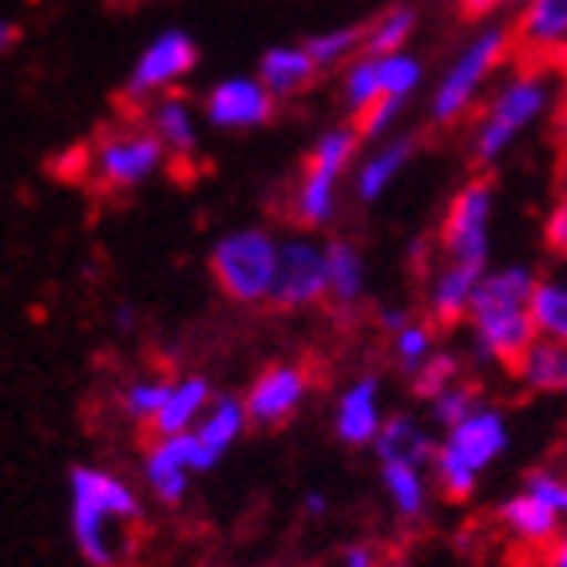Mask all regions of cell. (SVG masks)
<instances>
[{
    "label": "cell",
    "instance_id": "cell-22",
    "mask_svg": "<svg viewBox=\"0 0 567 567\" xmlns=\"http://www.w3.org/2000/svg\"><path fill=\"white\" fill-rule=\"evenodd\" d=\"M210 385L207 378H199V373H187V378H175L171 381V393L167 401H163L159 416L152 421V429L147 433L152 436H175V433H187V429H195L207 416L210 409Z\"/></svg>",
    "mask_w": 567,
    "mask_h": 567
},
{
    "label": "cell",
    "instance_id": "cell-20",
    "mask_svg": "<svg viewBox=\"0 0 567 567\" xmlns=\"http://www.w3.org/2000/svg\"><path fill=\"white\" fill-rule=\"evenodd\" d=\"M255 76L262 80V84L275 92L278 104H282V100L310 92V87L318 84V76H322V68H318V60L310 56L306 44H275L258 56Z\"/></svg>",
    "mask_w": 567,
    "mask_h": 567
},
{
    "label": "cell",
    "instance_id": "cell-41",
    "mask_svg": "<svg viewBox=\"0 0 567 567\" xmlns=\"http://www.w3.org/2000/svg\"><path fill=\"white\" fill-rule=\"evenodd\" d=\"M341 567H378V548L373 544H350L341 551Z\"/></svg>",
    "mask_w": 567,
    "mask_h": 567
},
{
    "label": "cell",
    "instance_id": "cell-44",
    "mask_svg": "<svg viewBox=\"0 0 567 567\" xmlns=\"http://www.w3.org/2000/svg\"><path fill=\"white\" fill-rule=\"evenodd\" d=\"M17 44H20V24L9 17L4 24H0V48H4V52H12Z\"/></svg>",
    "mask_w": 567,
    "mask_h": 567
},
{
    "label": "cell",
    "instance_id": "cell-10",
    "mask_svg": "<svg viewBox=\"0 0 567 567\" xmlns=\"http://www.w3.org/2000/svg\"><path fill=\"white\" fill-rule=\"evenodd\" d=\"M492 207H496V187H492L488 175H476L468 179L445 207L441 218V235L436 246L449 262L464 266H484L488 270V223Z\"/></svg>",
    "mask_w": 567,
    "mask_h": 567
},
{
    "label": "cell",
    "instance_id": "cell-40",
    "mask_svg": "<svg viewBox=\"0 0 567 567\" xmlns=\"http://www.w3.org/2000/svg\"><path fill=\"white\" fill-rule=\"evenodd\" d=\"M456 4L468 24H488V20H501L504 12H516L524 0H456Z\"/></svg>",
    "mask_w": 567,
    "mask_h": 567
},
{
    "label": "cell",
    "instance_id": "cell-1",
    "mask_svg": "<svg viewBox=\"0 0 567 567\" xmlns=\"http://www.w3.org/2000/svg\"><path fill=\"white\" fill-rule=\"evenodd\" d=\"M539 275L532 266H501L488 270L476 286L468 326H473V353L492 365L512 369L520 365L528 346L539 338V326L532 318Z\"/></svg>",
    "mask_w": 567,
    "mask_h": 567
},
{
    "label": "cell",
    "instance_id": "cell-24",
    "mask_svg": "<svg viewBox=\"0 0 567 567\" xmlns=\"http://www.w3.org/2000/svg\"><path fill=\"white\" fill-rule=\"evenodd\" d=\"M512 378L520 381L524 389H532V393H556V398H564L567 393V341L539 333L528 346V353L520 358V365L512 369Z\"/></svg>",
    "mask_w": 567,
    "mask_h": 567
},
{
    "label": "cell",
    "instance_id": "cell-46",
    "mask_svg": "<svg viewBox=\"0 0 567 567\" xmlns=\"http://www.w3.org/2000/svg\"><path fill=\"white\" fill-rule=\"evenodd\" d=\"M115 322H120L123 330H132V326H135V310H132V306H123V310H115Z\"/></svg>",
    "mask_w": 567,
    "mask_h": 567
},
{
    "label": "cell",
    "instance_id": "cell-6",
    "mask_svg": "<svg viewBox=\"0 0 567 567\" xmlns=\"http://www.w3.org/2000/svg\"><path fill=\"white\" fill-rule=\"evenodd\" d=\"M361 143L365 140H361L353 120L318 135V143L306 155L302 175H298V187L290 195V215L302 230H322L338 218V183L358 159Z\"/></svg>",
    "mask_w": 567,
    "mask_h": 567
},
{
    "label": "cell",
    "instance_id": "cell-2",
    "mask_svg": "<svg viewBox=\"0 0 567 567\" xmlns=\"http://www.w3.org/2000/svg\"><path fill=\"white\" fill-rule=\"evenodd\" d=\"M559 56H532L520 60L501 87L484 104L481 120L473 127V163L476 167H496L504 155L524 140L532 123L548 115V107L559 100Z\"/></svg>",
    "mask_w": 567,
    "mask_h": 567
},
{
    "label": "cell",
    "instance_id": "cell-27",
    "mask_svg": "<svg viewBox=\"0 0 567 567\" xmlns=\"http://www.w3.org/2000/svg\"><path fill=\"white\" fill-rule=\"evenodd\" d=\"M250 425V413H246V401L235 398V393H218L215 401H210L207 416H203L199 425H195V433L203 436V445L210 449L215 456H223L230 445H235L238 436H243V429Z\"/></svg>",
    "mask_w": 567,
    "mask_h": 567
},
{
    "label": "cell",
    "instance_id": "cell-19",
    "mask_svg": "<svg viewBox=\"0 0 567 567\" xmlns=\"http://www.w3.org/2000/svg\"><path fill=\"white\" fill-rule=\"evenodd\" d=\"M496 516H501V524L512 532V536L520 539L524 548L548 551L559 539V532H564V516H559L548 501H539L536 492H528V488L504 496L501 508H496Z\"/></svg>",
    "mask_w": 567,
    "mask_h": 567
},
{
    "label": "cell",
    "instance_id": "cell-42",
    "mask_svg": "<svg viewBox=\"0 0 567 567\" xmlns=\"http://www.w3.org/2000/svg\"><path fill=\"white\" fill-rule=\"evenodd\" d=\"M378 322H381V330H385V333H398L401 326L413 322V313L401 310V306H385V310H378Z\"/></svg>",
    "mask_w": 567,
    "mask_h": 567
},
{
    "label": "cell",
    "instance_id": "cell-14",
    "mask_svg": "<svg viewBox=\"0 0 567 567\" xmlns=\"http://www.w3.org/2000/svg\"><path fill=\"white\" fill-rule=\"evenodd\" d=\"M306 393H310V369L298 365V361H275L266 365L255 381H250V393H246V413H250V425L258 429H278L286 425L298 409L306 405Z\"/></svg>",
    "mask_w": 567,
    "mask_h": 567
},
{
    "label": "cell",
    "instance_id": "cell-11",
    "mask_svg": "<svg viewBox=\"0 0 567 567\" xmlns=\"http://www.w3.org/2000/svg\"><path fill=\"white\" fill-rule=\"evenodd\" d=\"M330 293V258H326V243L313 235H286L278 243V275L275 290H270V306L275 310H310L322 306Z\"/></svg>",
    "mask_w": 567,
    "mask_h": 567
},
{
    "label": "cell",
    "instance_id": "cell-9",
    "mask_svg": "<svg viewBox=\"0 0 567 567\" xmlns=\"http://www.w3.org/2000/svg\"><path fill=\"white\" fill-rule=\"evenodd\" d=\"M199 68V44L187 29H163L152 44L135 56L132 72L123 80L120 95L127 107L152 104L159 95L175 92V84L190 76Z\"/></svg>",
    "mask_w": 567,
    "mask_h": 567
},
{
    "label": "cell",
    "instance_id": "cell-7",
    "mask_svg": "<svg viewBox=\"0 0 567 567\" xmlns=\"http://www.w3.org/2000/svg\"><path fill=\"white\" fill-rule=\"evenodd\" d=\"M163 163H171V155L159 135L147 127V120L115 123V127H104L95 135L92 152H87V175L107 195H127V190L155 179Z\"/></svg>",
    "mask_w": 567,
    "mask_h": 567
},
{
    "label": "cell",
    "instance_id": "cell-25",
    "mask_svg": "<svg viewBox=\"0 0 567 567\" xmlns=\"http://www.w3.org/2000/svg\"><path fill=\"white\" fill-rule=\"evenodd\" d=\"M326 258H330V293L326 306L333 313H350L365 293V258L350 238H330L326 243Z\"/></svg>",
    "mask_w": 567,
    "mask_h": 567
},
{
    "label": "cell",
    "instance_id": "cell-30",
    "mask_svg": "<svg viewBox=\"0 0 567 567\" xmlns=\"http://www.w3.org/2000/svg\"><path fill=\"white\" fill-rule=\"evenodd\" d=\"M310 48V56L318 60L322 72H333V68H346L350 60H358L365 52V24H338V29H322L313 37L302 40Z\"/></svg>",
    "mask_w": 567,
    "mask_h": 567
},
{
    "label": "cell",
    "instance_id": "cell-21",
    "mask_svg": "<svg viewBox=\"0 0 567 567\" xmlns=\"http://www.w3.org/2000/svg\"><path fill=\"white\" fill-rule=\"evenodd\" d=\"M421 143L413 135H398V140H381L365 159L358 163V175H353V190H358L361 203H378L401 171L409 167V159L416 155Z\"/></svg>",
    "mask_w": 567,
    "mask_h": 567
},
{
    "label": "cell",
    "instance_id": "cell-45",
    "mask_svg": "<svg viewBox=\"0 0 567 567\" xmlns=\"http://www.w3.org/2000/svg\"><path fill=\"white\" fill-rule=\"evenodd\" d=\"M326 508H330V501H326L322 492H310V496H306V512H310V516H326Z\"/></svg>",
    "mask_w": 567,
    "mask_h": 567
},
{
    "label": "cell",
    "instance_id": "cell-23",
    "mask_svg": "<svg viewBox=\"0 0 567 567\" xmlns=\"http://www.w3.org/2000/svg\"><path fill=\"white\" fill-rule=\"evenodd\" d=\"M436 449L441 445L429 436V429L421 425L416 416H405V413L385 416V425H381L378 441H373V453H378L381 464L409 461V464H421V468H433Z\"/></svg>",
    "mask_w": 567,
    "mask_h": 567
},
{
    "label": "cell",
    "instance_id": "cell-35",
    "mask_svg": "<svg viewBox=\"0 0 567 567\" xmlns=\"http://www.w3.org/2000/svg\"><path fill=\"white\" fill-rule=\"evenodd\" d=\"M167 393H171V381L167 378H135L132 385L123 389L120 405H123V413L132 416L135 425H147V429H152V421L159 416V409H163V401H167Z\"/></svg>",
    "mask_w": 567,
    "mask_h": 567
},
{
    "label": "cell",
    "instance_id": "cell-39",
    "mask_svg": "<svg viewBox=\"0 0 567 567\" xmlns=\"http://www.w3.org/2000/svg\"><path fill=\"white\" fill-rule=\"evenodd\" d=\"M544 243L551 255L567 258V190L551 203V210L544 215Z\"/></svg>",
    "mask_w": 567,
    "mask_h": 567
},
{
    "label": "cell",
    "instance_id": "cell-29",
    "mask_svg": "<svg viewBox=\"0 0 567 567\" xmlns=\"http://www.w3.org/2000/svg\"><path fill=\"white\" fill-rule=\"evenodd\" d=\"M416 32V9L413 4H389L373 20H365V52L389 56V52H405Z\"/></svg>",
    "mask_w": 567,
    "mask_h": 567
},
{
    "label": "cell",
    "instance_id": "cell-38",
    "mask_svg": "<svg viewBox=\"0 0 567 567\" xmlns=\"http://www.w3.org/2000/svg\"><path fill=\"white\" fill-rule=\"evenodd\" d=\"M524 488L536 492L539 501H548L567 524V476L564 473H556V468H532V473L524 476Z\"/></svg>",
    "mask_w": 567,
    "mask_h": 567
},
{
    "label": "cell",
    "instance_id": "cell-43",
    "mask_svg": "<svg viewBox=\"0 0 567 567\" xmlns=\"http://www.w3.org/2000/svg\"><path fill=\"white\" fill-rule=\"evenodd\" d=\"M544 567H567V528L559 532V539L544 551Z\"/></svg>",
    "mask_w": 567,
    "mask_h": 567
},
{
    "label": "cell",
    "instance_id": "cell-16",
    "mask_svg": "<svg viewBox=\"0 0 567 567\" xmlns=\"http://www.w3.org/2000/svg\"><path fill=\"white\" fill-rule=\"evenodd\" d=\"M488 275L484 266H464V262H449L429 278V290H425V310H429V322L436 330H453L468 318L473 310V298H476V286L481 278Z\"/></svg>",
    "mask_w": 567,
    "mask_h": 567
},
{
    "label": "cell",
    "instance_id": "cell-37",
    "mask_svg": "<svg viewBox=\"0 0 567 567\" xmlns=\"http://www.w3.org/2000/svg\"><path fill=\"white\" fill-rule=\"evenodd\" d=\"M405 115V100H378V104L369 107L365 115H358V132H361V140H389V132H398V120Z\"/></svg>",
    "mask_w": 567,
    "mask_h": 567
},
{
    "label": "cell",
    "instance_id": "cell-34",
    "mask_svg": "<svg viewBox=\"0 0 567 567\" xmlns=\"http://www.w3.org/2000/svg\"><path fill=\"white\" fill-rule=\"evenodd\" d=\"M421 80H425V60L413 56V52H389V56H381V92L389 95V100H413L416 87H421Z\"/></svg>",
    "mask_w": 567,
    "mask_h": 567
},
{
    "label": "cell",
    "instance_id": "cell-15",
    "mask_svg": "<svg viewBox=\"0 0 567 567\" xmlns=\"http://www.w3.org/2000/svg\"><path fill=\"white\" fill-rule=\"evenodd\" d=\"M381 425H385V413H381V381H378V373H361V378L338 398L333 433H338L341 445L365 449L378 441Z\"/></svg>",
    "mask_w": 567,
    "mask_h": 567
},
{
    "label": "cell",
    "instance_id": "cell-3",
    "mask_svg": "<svg viewBox=\"0 0 567 567\" xmlns=\"http://www.w3.org/2000/svg\"><path fill=\"white\" fill-rule=\"evenodd\" d=\"M68 501H72V539L87 567H120L123 528L143 520L140 492L107 468L76 464L68 473Z\"/></svg>",
    "mask_w": 567,
    "mask_h": 567
},
{
    "label": "cell",
    "instance_id": "cell-8",
    "mask_svg": "<svg viewBox=\"0 0 567 567\" xmlns=\"http://www.w3.org/2000/svg\"><path fill=\"white\" fill-rule=\"evenodd\" d=\"M278 243L282 238L262 227L230 230L218 238L210 246V278L218 282V290L238 306L270 302L278 275Z\"/></svg>",
    "mask_w": 567,
    "mask_h": 567
},
{
    "label": "cell",
    "instance_id": "cell-17",
    "mask_svg": "<svg viewBox=\"0 0 567 567\" xmlns=\"http://www.w3.org/2000/svg\"><path fill=\"white\" fill-rule=\"evenodd\" d=\"M512 32L520 56H564L567 0H524L512 17Z\"/></svg>",
    "mask_w": 567,
    "mask_h": 567
},
{
    "label": "cell",
    "instance_id": "cell-31",
    "mask_svg": "<svg viewBox=\"0 0 567 567\" xmlns=\"http://www.w3.org/2000/svg\"><path fill=\"white\" fill-rule=\"evenodd\" d=\"M389 353H393V365L405 373V378H413L416 369L425 365L429 358L436 353L433 346V322H409L401 326L398 333H389Z\"/></svg>",
    "mask_w": 567,
    "mask_h": 567
},
{
    "label": "cell",
    "instance_id": "cell-33",
    "mask_svg": "<svg viewBox=\"0 0 567 567\" xmlns=\"http://www.w3.org/2000/svg\"><path fill=\"white\" fill-rule=\"evenodd\" d=\"M461 373H464V361L456 358V353L436 350L433 358H429L425 365H421L413 378H409V389H413L416 401H425V405H429V401L441 398L449 385H456V381H461Z\"/></svg>",
    "mask_w": 567,
    "mask_h": 567
},
{
    "label": "cell",
    "instance_id": "cell-5",
    "mask_svg": "<svg viewBox=\"0 0 567 567\" xmlns=\"http://www.w3.org/2000/svg\"><path fill=\"white\" fill-rule=\"evenodd\" d=\"M508 449V416L501 409L481 405L468 413L461 425L445 429V441L436 449L433 476L441 496L453 504H464L481 484V473L501 461Z\"/></svg>",
    "mask_w": 567,
    "mask_h": 567
},
{
    "label": "cell",
    "instance_id": "cell-12",
    "mask_svg": "<svg viewBox=\"0 0 567 567\" xmlns=\"http://www.w3.org/2000/svg\"><path fill=\"white\" fill-rule=\"evenodd\" d=\"M218 456L203 445V436L195 429L175 436H152L147 453H143V481L152 488V496L167 508L187 501L190 476L215 468Z\"/></svg>",
    "mask_w": 567,
    "mask_h": 567
},
{
    "label": "cell",
    "instance_id": "cell-36",
    "mask_svg": "<svg viewBox=\"0 0 567 567\" xmlns=\"http://www.w3.org/2000/svg\"><path fill=\"white\" fill-rule=\"evenodd\" d=\"M484 405V398H481V389H473V385H464V381H456V385H449L441 398H433L429 401V413H433V421L441 429H453V425H461L464 416L468 413H476V409Z\"/></svg>",
    "mask_w": 567,
    "mask_h": 567
},
{
    "label": "cell",
    "instance_id": "cell-32",
    "mask_svg": "<svg viewBox=\"0 0 567 567\" xmlns=\"http://www.w3.org/2000/svg\"><path fill=\"white\" fill-rule=\"evenodd\" d=\"M532 318H536L539 333L567 341V275L539 278L536 298H532Z\"/></svg>",
    "mask_w": 567,
    "mask_h": 567
},
{
    "label": "cell",
    "instance_id": "cell-18",
    "mask_svg": "<svg viewBox=\"0 0 567 567\" xmlns=\"http://www.w3.org/2000/svg\"><path fill=\"white\" fill-rule=\"evenodd\" d=\"M143 120H147V127L163 140L171 163H195L199 159V115H195V107H190L187 95H179V92L159 95V100L147 104Z\"/></svg>",
    "mask_w": 567,
    "mask_h": 567
},
{
    "label": "cell",
    "instance_id": "cell-28",
    "mask_svg": "<svg viewBox=\"0 0 567 567\" xmlns=\"http://www.w3.org/2000/svg\"><path fill=\"white\" fill-rule=\"evenodd\" d=\"M378 100H385V92H381V56L361 52V56L350 60L346 72H341V107H346L350 120H358V115H365Z\"/></svg>",
    "mask_w": 567,
    "mask_h": 567
},
{
    "label": "cell",
    "instance_id": "cell-26",
    "mask_svg": "<svg viewBox=\"0 0 567 567\" xmlns=\"http://www.w3.org/2000/svg\"><path fill=\"white\" fill-rule=\"evenodd\" d=\"M381 488H385L389 504L401 520H421L429 508V481L421 464L409 461H389L381 464Z\"/></svg>",
    "mask_w": 567,
    "mask_h": 567
},
{
    "label": "cell",
    "instance_id": "cell-13",
    "mask_svg": "<svg viewBox=\"0 0 567 567\" xmlns=\"http://www.w3.org/2000/svg\"><path fill=\"white\" fill-rule=\"evenodd\" d=\"M278 100L258 76H227L203 95V120L215 132H255L275 120Z\"/></svg>",
    "mask_w": 567,
    "mask_h": 567
},
{
    "label": "cell",
    "instance_id": "cell-4",
    "mask_svg": "<svg viewBox=\"0 0 567 567\" xmlns=\"http://www.w3.org/2000/svg\"><path fill=\"white\" fill-rule=\"evenodd\" d=\"M516 56V32L504 20H488L473 37L456 48V56L449 60L445 76L436 80L433 100H429V120L436 127H453L464 115L473 112L488 80L501 72L508 60Z\"/></svg>",
    "mask_w": 567,
    "mask_h": 567
}]
</instances>
